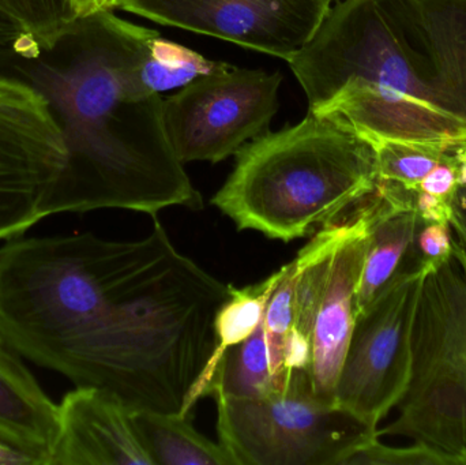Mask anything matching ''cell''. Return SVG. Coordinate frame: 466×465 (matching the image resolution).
<instances>
[{
	"label": "cell",
	"instance_id": "6da1fadb",
	"mask_svg": "<svg viewBox=\"0 0 466 465\" xmlns=\"http://www.w3.org/2000/svg\"><path fill=\"white\" fill-rule=\"evenodd\" d=\"M149 27L112 11L81 16L46 48L8 52L0 74L35 87L48 103L66 164L46 205L57 213L198 210L202 197L169 142L161 95L141 96L130 67Z\"/></svg>",
	"mask_w": 466,
	"mask_h": 465
},
{
	"label": "cell",
	"instance_id": "7a4b0ae2",
	"mask_svg": "<svg viewBox=\"0 0 466 465\" xmlns=\"http://www.w3.org/2000/svg\"><path fill=\"white\" fill-rule=\"evenodd\" d=\"M147 251L59 374L133 411L190 417L231 287L183 256L156 220Z\"/></svg>",
	"mask_w": 466,
	"mask_h": 465
},
{
	"label": "cell",
	"instance_id": "3957f363",
	"mask_svg": "<svg viewBox=\"0 0 466 465\" xmlns=\"http://www.w3.org/2000/svg\"><path fill=\"white\" fill-rule=\"evenodd\" d=\"M288 65L309 111L336 115L369 141L466 147L465 120L441 104L391 0L331 5Z\"/></svg>",
	"mask_w": 466,
	"mask_h": 465
},
{
	"label": "cell",
	"instance_id": "277c9868",
	"mask_svg": "<svg viewBox=\"0 0 466 465\" xmlns=\"http://www.w3.org/2000/svg\"><path fill=\"white\" fill-rule=\"evenodd\" d=\"M378 185L371 141L336 115L309 111L236 153L212 204L236 224L292 242L350 215Z\"/></svg>",
	"mask_w": 466,
	"mask_h": 465
},
{
	"label": "cell",
	"instance_id": "5b68a950",
	"mask_svg": "<svg viewBox=\"0 0 466 465\" xmlns=\"http://www.w3.org/2000/svg\"><path fill=\"white\" fill-rule=\"evenodd\" d=\"M397 409L380 437L421 442L466 465V276L456 257L424 280L410 385Z\"/></svg>",
	"mask_w": 466,
	"mask_h": 465
},
{
	"label": "cell",
	"instance_id": "8992f818",
	"mask_svg": "<svg viewBox=\"0 0 466 465\" xmlns=\"http://www.w3.org/2000/svg\"><path fill=\"white\" fill-rule=\"evenodd\" d=\"M220 444L236 465H344L380 429L315 395L306 368L282 390L257 399L218 398Z\"/></svg>",
	"mask_w": 466,
	"mask_h": 465
},
{
	"label": "cell",
	"instance_id": "52a82bcc",
	"mask_svg": "<svg viewBox=\"0 0 466 465\" xmlns=\"http://www.w3.org/2000/svg\"><path fill=\"white\" fill-rule=\"evenodd\" d=\"M369 197L341 220L318 229L293 259L292 340L309 349L307 370L315 395L325 403L334 404L337 379L358 317L359 281L369 246Z\"/></svg>",
	"mask_w": 466,
	"mask_h": 465
},
{
	"label": "cell",
	"instance_id": "ba28073f",
	"mask_svg": "<svg viewBox=\"0 0 466 465\" xmlns=\"http://www.w3.org/2000/svg\"><path fill=\"white\" fill-rule=\"evenodd\" d=\"M427 276L421 269L401 273L356 317L334 404L375 428L410 385L413 328Z\"/></svg>",
	"mask_w": 466,
	"mask_h": 465
},
{
	"label": "cell",
	"instance_id": "9c48e42d",
	"mask_svg": "<svg viewBox=\"0 0 466 465\" xmlns=\"http://www.w3.org/2000/svg\"><path fill=\"white\" fill-rule=\"evenodd\" d=\"M281 74L228 65L164 98V123L183 164L218 163L268 130Z\"/></svg>",
	"mask_w": 466,
	"mask_h": 465
},
{
	"label": "cell",
	"instance_id": "30bf717a",
	"mask_svg": "<svg viewBox=\"0 0 466 465\" xmlns=\"http://www.w3.org/2000/svg\"><path fill=\"white\" fill-rule=\"evenodd\" d=\"M65 164V142L46 98L0 74V240L22 237L44 218Z\"/></svg>",
	"mask_w": 466,
	"mask_h": 465
},
{
	"label": "cell",
	"instance_id": "8fae6325",
	"mask_svg": "<svg viewBox=\"0 0 466 465\" xmlns=\"http://www.w3.org/2000/svg\"><path fill=\"white\" fill-rule=\"evenodd\" d=\"M333 0H117L167 26L229 41L289 62L311 40Z\"/></svg>",
	"mask_w": 466,
	"mask_h": 465
},
{
	"label": "cell",
	"instance_id": "7c38bea8",
	"mask_svg": "<svg viewBox=\"0 0 466 465\" xmlns=\"http://www.w3.org/2000/svg\"><path fill=\"white\" fill-rule=\"evenodd\" d=\"M59 436L49 465H153L133 409L114 393L76 387L59 404Z\"/></svg>",
	"mask_w": 466,
	"mask_h": 465
},
{
	"label": "cell",
	"instance_id": "4fadbf2b",
	"mask_svg": "<svg viewBox=\"0 0 466 465\" xmlns=\"http://www.w3.org/2000/svg\"><path fill=\"white\" fill-rule=\"evenodd\" d=\"M441 104L466 122V0H391Z\"/></svg>",
	"mask_w": 466,
	"mask_h": 465
},
{
	"label": "cell",
	"instance_id": "5bb4252c",
	"mask_svg": "<svg viewBox=\"0 0 466 465\" xmlns=\"http://www.w3.org/2000/svg\"><path fill=\"white\" fill-rule=\"evenodd\" d=\"M369 246L358 288V314L397 276L418 270L413 240L419 216L412 194L393 183L378 180L369 197Z\"/></svg>",
	"mask_w": 466,
	"mask_h": 465
},
{
	"label": "cell",
	"instance_id": "9a60e30c",
	"mask_svg": "<svg viewBox=\"0 0 466 465\" xmlns=\"http://www.w3.org/2000/svg\"><path fill=\"white\" fill-rule=\"evenodd\" d=\"M59 436V406L0 333V437L49 465Z\"/></svg>",
	"mask_w": 466,
	"mask_h": 465
},
{
	"label": "cell",
	"instance_id": "2e32d148",
	"mask_svg": "<svg viewBox=\"0 0 466 465\" xmlns=\"http://www.w3.org/2000/svg\"><path fill=\"white\" fill-rule=\"evenodd\" d=\"M134 428L153 465H236L221 444L191 425L190 417L133 411Z\"/></svg>",
	"mask_w": 466,
	"mask_h": 465
},
{
	"label": "cell",
	"instance_id": "e0dca14e",
	"mask_svg": "<svg viewBox=\"0 0 466 465\" xmlns=\"http://www.w3.org/2000/svg\"><path fill=\"white\" fill-rule=\"evenodd\" d=\"M227 66L228 63L207 59L204 55L167 40L150 29L131 63L130 82L138 95H161L167 90L182 89Z\"/></svg>",
	"mask_w": 466,
	"mask_h": 465
},
{
	"label": "cell",
	"instance_id": "ac0fdd59",
	"mask_svg": "<svg viewBox=\"0 0 466 465\" xmlns=\"http://www.w3.org/2000/svg\"><path fill=\"white\" fill-rule=\"evenodd\" d=\"M274 392L270 373L265 317L241 343L229 347L202 388L201 399H257Z\"/></svg>",
	"mask_w": 466,
	"mask_h": 465
},
{
	"label": "cell",
	"instance_id": "d6986e66",
	"mask_svg": "<svg viewBox=\"0 0 466 465\" xmlns=\"http://www.w3.org/2000/svg\"><path fill=\"white\" fill-rule=\"evenodd\" d=\"M282 276V268L279 272L268 276L260 283L246 288L231 287V297L221 306L216 317V338L218 347L215 354L210 358L209 365L204 376L199 379L198 387L193 396V407L201 400L202 388L207 384L212 371L218 366V360L229 347L236 346L246 340L265 317L266 306L271 292L276 288L277 283Z\"/></svg>",
	"mask_w": 466,
	"mask_h": 465
},
{
	"label": "cell",
	"instance_id": "ffe728a7",
	"mask_svg": "<svg viewBox=\"0 0 466 465\" xmlns=\"http://www.w3.org/2000/svg\"><path fill=\"white\" fill-rule=\"evenodd\" d=\"M295 335V261L282 267V276L268 298L265 311V336L274 390L287 384V358Z\"/></svg>",
	"mask_w": 466,
	"mask_h": 465
},
{
	"label": "cell",
	"instance_id": "44dd1931",
	"mask_svg": "<svg viewBox=\"0 0 466 465\" xmlns=\"http://www.w3.org/2000/svg\"><path fill=\"white\" fill-rule=\"evenodd\" d=\"M0 10L15 19L40 48L52 45L76 19L70 0H0Z\"/></svg>",
	"mask_w": 466,
	"mask_h": 465
},
{
	"label": "cell",
	"instance_id": "7402d4cb",
	"mask_svg": "<svg viewBox=\"0 0 466 465\" xmlns=\"http://www.w3.org/2000/svg\"><path fill=\"white\" fill-rule=\"evenodd\" d=\"M344 465H462L461 461L445 455L429 445L415 442L410 447L394 448L382 444L380 439L356 450Z\"/></svg>",
	"mask_w": 466,
	"mask_h": 465
},
{
	"label": "cell",
	"instance_id": "603a6c76",
	"mask_svg": "<svg viewBox=\"0 0 466 465\" xmlns=\"http://www.w3.org/2000/svg\"><path fill=\"white\" fill-rule=\"evenodd\" d=\"M454 257V237L449 221H424L419 218L413 261L427 275L437 272Z\"/></svg>",
	"mask_w": 466,
	"mask_h": 465
},
{
	"label": "cell",
	"instance_id": "cb8c5ba5",
	"mask_svg": "<svg viewBox=\"0 0 466 465\" xmlns=\"http://www.w3.org/2000/svg\"><path fill=\"white\" fill-rule=\"evenodd\" d=\"M451 227L454 237V257L466 265V183L460 186L454 196Z\"/></svg>",
	"mask_w": 466,
	"mask_h": 465
},
{
	"label": "cell",
	"instance_id": "d4e9b609",
	"mask_svg": "<svg viewBox=\"0 0 466 465\" xmlns=\"http://www.w3.org/2000/svg\"><path fill=\"white\" fill-rule=\"evenodd\" d=\"M35 46L24 27L0 10V59L8 52L21 51Z\"/></svg>",
	"mask_w": 466,
	"mask_h": 465
},
{
	"label": "cell",
	"instance_id": "484cf974",
	"mask_svg": "<svg viewBox=\"0 0 466 465\" xmlns=\"http://www.w3.org/2000/svg\"><path fill=\"white\" fill-rule=\"evenodd\" d=\"M0 465H40L35 456L0 437Z\"/></svg>",
	"mask_w": 466,
	"mask_h": 465
},
{
	"label": "cell",
	"instance_id": "4316f807",
	"mask_svg": "<svg viewBox=\"0 0 466 465\" xmlns=\"http://www.w3.org/2000/svg\"><path fill=\"white\" fill-rule=\"evenodd\" d=\"M70 2L76 18H81L100 11L114 10L117 0H70Z\"/></svg>",
	"mask_w": 466,
	"mask_h": 465
},
{
	"label": "cell",
	"instance_id": "83f0119b",
	"mask_svg": "<svg viewBox=\"0 0 466 465\" xmlns=\"http://www.w3.org/2000/svg\"><path fill=\"white\" fill-rule=\"evenodd\" d=\"M457 261H459V259H457ZM460 262V261H459ZM460 264L462 265V268H464V270H465V276H466V265L465 264H462V262H460Z\"/></svg>",
	"mask_w": 466,
	"mask_h": 465
}]
</instances>
